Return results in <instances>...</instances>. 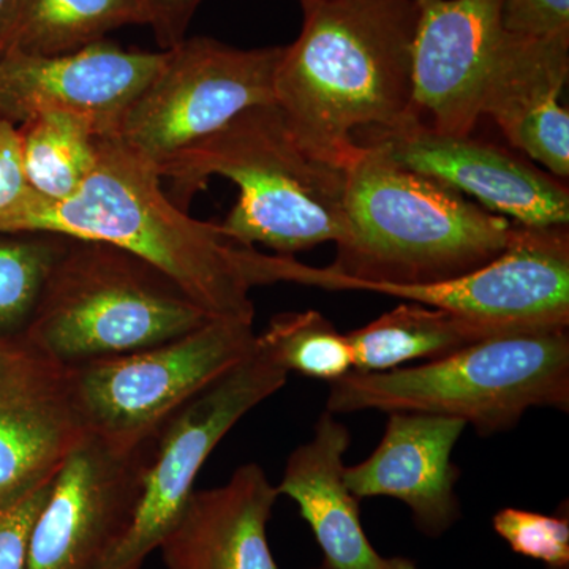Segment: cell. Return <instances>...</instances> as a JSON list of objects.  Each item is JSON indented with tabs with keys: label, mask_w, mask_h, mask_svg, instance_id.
<instances>
[{
	"label": "cell",
	"mask_w": 569,
	"mask_h": 569,
	"mask_svg": "<svg viewBox=\"0 0 569 569\" xmlns=\"http://www.w3.org/2000/svg\"><path fill=\"white\" fill-rule=\"evenodd\" d=\"M151 160L112 134L99 140L96 170L66 200L29 190L0 213V231H41L108 242L170 277L209 317L253 325L250 291L271 284L272 254L200 222L163 192Z\"/></svg>",
	"instance_id": "cell-1"
},
{
	"label": "cell",
	"mask_w": 569,
	"mask_h": 569,
	"mask_svg": "<svg viewBox=\"0 0 569 569\" xmlns=\"http://www.w3.org/2000/svg\"><path fill=\"white\" fill-rule=\"evenodd\" d=\"M283 47L276 104L305 148L348 168L359 134L410 121L421 0H309Z\"/></svg>",
	"instance_id": "cell-2"
},
{
	"label": "cell",
	"mask_w": 569,
	"mask_h": 569,
	"mask_svg": "<svg viewBox=\"0 0 569 569\" xmlns=\"http://www.w3.org/2000/svg\"><path fill=\"white\" fill-rule=\"evenodd\" d=\"M512 227L447 183L362 144L348 167L346 236L335 263L313 268L282 254L279 282L331 291L351 282H445L496 260Z\"/></svg>",
	"instance_id": "cell-3"
},
{
	"label": "cell",
	"mask_w": 569,
	"mask_h": 569,
	"mask_svg": "<svg viewBox=\"0 0 569 569\" xmlns=\"http://www.w3.org/2000/svg\"><path fill=\"white\" fill-rule=\"evenodd\" d=\"M156 168L173 182L171 200L183 211L212 176L230 179L238 203L219 228L239 244L293 257L346 236L348 168L305 148L276 103L241 112Z\"/></svg>",
	"instance_id": "cell-4"
},
{
	"label": "cell",
	"mask_w": 569,
	"mask_h": 569,
	"mask_svg": "<svg viewBox=\"0 0 569 569\" xmlns=\"http://www.w3.org/2000/svg\"><path fill=\"white\" fill-rule=\"evenodd\" d=\"M531 408L569 410V328L492 337L443 358L385 372H358L329 383L335 415H440L481 436L515 429Z\"/></svg>",
	"instance_id": "cell-5"
},
{
	"label": "cell",
	"mask_w": 569,
	"mask_h": 569,
	"mask_svg": "<svg viewBox=\"0 0 569 569\" xmlns=\"http://www.w3.org/2000/svg\"><path fill=\"white\" fill-rule=\"evenodd\" d=\"M213 318L170 277L121 247L69 238L26 340L66 366L132 353Z\"/></svg>",
	"instance_id": "cell-6"
},
{
	"label": "cell",
	"mask_w": 569,
	"mask_h": 569,
	"mask_svg": "<svg viewBox=\"0 0 569 569\" xmlns=\"http://www.w3.org/2000/svg\"><path fill=\"white\" fill-rule=\"evenodd\" d=\"M254 346L252 323L213 318L170 342L70 366L86 432L126 447L156 440Z\"/></svg>",
	"instance_id": "cell-7"
},
{
	"label": "cell",
	"mask_w": 569,
	"mask_h": 569,
	"mask_svg": "<svg viewBox=\"0 0 569 569\" xmlns=\"http://www.w3.org/2000/svg\"><path fill=\"white\" fill-rule=\"evenodd\" d=\"M283 47H228L209 37L167 50L156 77L123 111L112 137L153 164L219 132L241 112L276 103Z\"/></svg>",
	"instance_id": "cell-8"
},
{
	"label": "cell",
	"mask_w": 569,
	"mask_h": 569,
	"mask_svg": "<svg viewBox=\"0 0 569 569\" xmlns=\"http://www.w3.org/2000/svg\"><path fill=\"white\" fill-rule=\"evenodd\" d=\"M257 339L252 353L201 391L160 433L126 537L99 569H140L181 515L206 460L247 413L287 385Z\"/></svg>",
	"instance_id": "cell-9"
},
{
	"label": "cell",
	"mask_w": 569,
	"mask_h": 569,
	"mask_svg": "<svg viewBox=\"0 0 569 569\" xmlns=\"http://www.w3.org/2000/svg\"><path fill=\"white\" fill-rule=\"evenodd\" d=\"M156 440L126 447L86 432L56 477L26 569H99L132 523Z\"/></svg>",
	"instance_id": "cell-10"
},
{
	"label": "cell",
	"mask_w": 569,
	"mask_h": 569,
	"mask_svg": "<svg viewBox=\"0 0 569 569\" xmlns=\"http://www.w3.org/2000/svg\"><path fill=\"white\" fill-rule=\"evenodd\" d=\"M342 290L392 296L516 331L569 328L568 227L515 223L507 249L496 260L458 279L421 284L351 282Z\"/></svg>",
	"instance_id": "cell-11"
},
{
	"label": "cell",
	"mask_w": 569,
	"mask_h": 569,
	"mask_svg": "<svg viewBox=\"0 0 569 569\" xmlns=\"http://www.w3.org/2000/svg\"><path fill=\"white\" fill-rule=\"evenodd\" d=\"M407 170L473 197L488 211L522 227H568L569 190L561 179L496 142L448 134L407 122L356 138Z\"/></svg>",
	"instance_id": "cell-12"
},
{
	"label": "cell",
	"mask_w": 569,
	"mask_h": 569,
	"mask_svg": "<svg viewBox=\"0 0 569 569\" xmlns=\"http://www.w3.org/2000/svg\"><path fill=\"white\" fill-rule=\"evenodd\" d=\"M507 36L503 0H421L408 122L438 133H473Z\"/></svg>",
	"instance_id": "cell-13"
},
{
	"label": "cell",
	"mask_w": 569,
	"mask_h": 569,
	"mask_svg": "<svg viewBox=\"0 0 569 569\" xmlns=\"http://www.w3.org/2000/svg\"><path fill=\"white\" fill-rule=\"evenodd\" d=\"M167 51L126 50L103 40L61 56L0 58V119L21 126L41 112L84 116L114 134L123 111L151 82Z\"/></svg>",
	"instance_id": "cell-14"
},
{
	"label": "cell",
	"mask_w": 569,
	"mask_h": 569,
	"mask_svg": "<svg viewBox=\"0 0 569 569\" xmlns=\"http://www.w3.org/2000/svg\"><path fill=\"white\" fill-rule=\"evenodd\" d=\"M84 436L70 366L0 339V497L58 475Z\"/></svg>",
	"instance_id": "cell-15"
},
{
	"label": "cell",
	"mask_w": 569,
	"mask_h": 569,
	"mask_svg": "<svg viewBox=\"0 0 569 569\" xmlns=\"http://www.w3.org/2000/svg\"><path fill=\"white\" fill-rule=\"evenodd\" d=\"M460 419L392 411L376 451L346 467L348 489L358 500L391 497L410 509L426 537L447 533L460 518L456 482L460 477L452 451L466 430Z\"/></svg>",
	"instance_id": "cell-16"
},
{
	"label": "cell",
	"mask_w": 569,
	"mask_h": 569,
	"mask_svg": "<svg viewBox=\"0 0 569 569\" xmlns=\"http://www.w3.org/2000/svg\"><path fill=\"white\" fill-rule=\"evenodd\" d=\"M569 37L531 39L508 31L482 99L508 141L556 178L569 176Z\"/></svg>",
	"instance_id": "cell-17"
},
{
	"label": "cell",
	"mask_w": 569,
	"mask_h": 569,
	"mask_svg": "<svg viewBox=\"0 0 569 569\" xmlns=\"http://www.w3.org/2000/svg\"><path fill=\"white\" fill-rule=\"evenodd\" d=\"M279 498L258 463H244L219 488L193 490L159 550L167 569H279L268 522Z\"/></svg>",
	"instance_id": "cell-18"
},
{
	"label": "cell",
	"mask_w": 569,
	"mask_h": 569,
	"mask_svg": "<svg viewBox=\"0 0 569 569\" xmlns=\"http://www.w3.org/2000/svg\"><path fill=\"white\" fill-rule=\"evenodd\" d=\"M331 411L318 418L313 436L284 463L279 496L298 505L323 552L325 569H419L402 557H383L367 538L359 500L348 489L343 456L351 433Z\"/></svg>",
	"instance_id": "cell-19"
},
{
	"label": "cell",
	"mask_w": 569,
	"mask_h": 569,
	"mask_svg": "<svg viewBox=\"0 0 569 569\" xmlns=\"http://www.w3.org/2000/svg\"><path fill=\"white\" fill-rule=\"evenodd\" d=\"M516 329L485 323L448 310L403 302L391 312L348 332L358 372H385L408 362L433 361Z\"/></svg>",
	"instance_id": "cell-20"
},
{
	"label": "cell",
	"mask_w": 569,
	"mask_h": 569,
	"mask_svg": "<svg viewBox=\"0 0 569 569\" xmlns=\"http://www.w3.org/2000/svg\"><path fill=\"white\" fill-rule=\"evenodd\" d=\"M133 24L146 26L140 0H9L0 13V58L70 54Z\"/></svg>",
	"instance_id": "cell-21"
},
{
	"label": "cell",
	"mask_w": 569,
	"mask_h": 569,
	"mask_svg": "<svg viewBox=\"0 0 569 569\" xmlns=\"http://www.w3.org/2000/svg\"><path fill=\"white\" fill-rule=\"evenodd\" d=\"M18 130L26 178L39 197L66 200L96 170L103 134L91 119L67 111L41 112Z\"/></svg>",
	"instance_id": "cell-22"
},
{
	"label": "cell",
	"mask_w": 569,
	"mask_h": 569,
	"mask_svg": "<svg viewBox=\"0 0 569 569\" xmlns=\"http://www.w3.org/2000/svg\"><path fill=\"white\" fill-rule=\"evenodd\" d=\"M67 236L0 231V339L24 335Z\"/></svg>",
	"instance_id": "cell-23"
},
{
	"label": "cell",
	"mask_w": 569,
	"mask_h": 569,
	"mask_svg": "<svg viewBox=\"0 0 569 569\" xmlns=\"http://www.w3.org/2000/svg\"><path fill=\"white\" fill-rule=\"evenodd\" d=\"M257 339L288 373L332 383L355 369L347 335L317 310L279 313Z\"/></svg>",
	"instance_id": "cell-24"
},
{
	"label": "cell",
	"mask_w": 569,
	"mask_h": 569,
	"mask_svg": "<svg viewBox=\"0 0 569 569\" xmlns=\"http://www.w3.org/2000/svg\"><path fill=\"white\" fill-rule=\"evenodd\" d=\"M492 526L512 552L542 561L548 568H569L568 516L503 508L493 516Z\"/></svg>",
	"instance_id": "cell-25"
},
{
	"label": "cell",
	"mask_w": 569,
	"mask_h": 569,
	"mask_svg": "<svg viewBox=\"0 0 569 569\" xmlns=\"http://www.w3.org/2000/svg\"><path fill=\"white\" fill-rule=\"evenodd\" d=\"M56 477H48L0 497V569L28 568L29 548Z\"/></svg>",
	"instance_id": "cell-26"
},
{
	"label": "cell",
	"mask_w": 569,
	"mask_h": 569,
	"mask_svg": "<svg viewBox=\"0 0 569 569\" xmlns=\"http://www.w3.org/2000/svg\"><path fill=\"white\" fill-rule=\"evenodd\" d=\"M503 24L531 39L569 37V0H503Z\"/></svg>",
	"instance_id": "cell-27"
},
{
	"label": "cell",
	"mask_w": 569,
	"mask_h": 569,
	"mask_svg": "<svg viewBox=\"0 0 569 569\" xmlns=\"http://www.w3.org/2000/svg\"><path fill=\"white\" fill-rule=\"evenodd\" d=\"M29 190L20 130L14 123L0 119V213L20 203Z\"/></svg>",
	"instance_id": "cell-28"
},
{
	"label": "cell",
	"mask_w": 569,
	"mask_h": 569,
	"mask_svg": "<svg viewBox=\"0 0 569 569\" xmlns=\"http://www.w3.org/2000/svg\"><path fill=\"white\" fill-rule=\"evenodd\" d=\"M146 26L152 29L162 51L186 39L187 29L203 0H140Z\"/></svg>",
	"instance_id": "cell-29"
},
{
	"label": "cell",
	"mask_w": 569,
	"mask_h": 569,
	"mask_svg": "<svg viewBox=\"0 0 569 569\" xmlns=\"http://www.w3.org/2000/svg\"><path fill=\"white\" fill-rule=\"evenodd\" d=\"M7 2H9V0H0V13L6 9Z\"/></svg>",
	"instance_id": "cell-30"
},
{
	"label": "cell",
	"mask_w": 569,
	"mask_h": 569,
	"mask_svg": "<svg viewBox=\"0 0 569 569\" xmlns=\"http://www.w3.org/2000/svg\"><path fill=\"white\" fill-rule=\"evenodd\" d=\"M299 2L306 3V2H309V0H299Z\"/></svg>",
	"instance_id": "cell-31"
},
{
	"label": "cell",
	"mask_w": 569,
	"mask_h": 569,
	"mask_svg": "<svg viewBox=\"0 0 569 569\" xmlns=\"http://www.w3.org/2000/svg\"><path fill=\"white\" fill-rule=\"evenodd\" d=\"M548 569H569V568H548Z\"/></svg>",
	"instance_id": "cell-32"
},
{
	"label": "cell",
	"mask_w": 569,
	"mask_h": 569,
	"mask_svg": "<svg viewBox=\"0 0 569 569\" xmlns=\"http://www.w3.org/2000/svg\"><path fill=\"white\" fill-rule=\"evenodd\" d=\"M312 569H325V568H323V567H321V568H312Z\"/></svg>",
	"instance_id": "cell-33"
}]
</instances>
